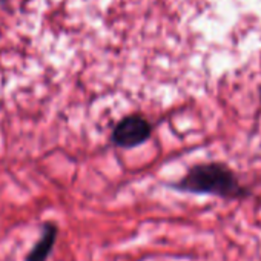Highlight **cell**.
<instances>
[{
    "mask_svg": "<svg viewBox=\"0 0 261 261\" xmlns=\"http://www.w3.org/2000/svg\"><path fill=\"white\" fill-rule=\"evenodd\" d=\"M59 235V227L53 221H46L42 226V235L37 243L33 246L25 261H46L56 246V240Z\"/></svg>",
    "mask_w": 261,
    "mask_h": 261,
    "instance_id": "3957f363",
    "label": "cell"
},
{
    "mask_svg": "<svg viewBox=\"0 0 261 261\" xmlns=\"http://www.w3.org/2000/svg\"><path fill=\"white\" fill-rule=\"evenodd\" d=\"M151 136V124L140 115L124 117L112 130V140L120 148H136Z\"/></svg>",
    "mask_w": 261,
    "mask_h": 261,
    "instance_id": "7a4b0ae2",
    "label": "cell"
},
{
    "mask_svg": "<svg viewBox=\"0 0 261 261\" xmlns=\"http://www.w3.org/2000/svg\"><path fill=\"white\" fill-rule=\"evenodd\" d=\"M174 189L189 194H206L221 198H241L249 192L240 185L232 169L221 163L197 165L175 185Z\"/></svg>",
    "mask_w": 261,
    "mask_h": 261,
    "instance_id": "6da1fadb",
    "label": "cell"
}]
</instances>
